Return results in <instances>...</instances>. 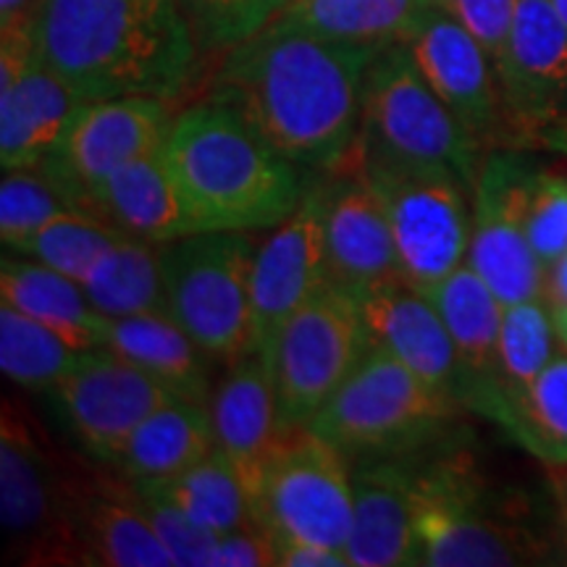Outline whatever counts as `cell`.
<instances>
[{
  "mask_svg": "<svg viewBox=\"0 0 567 567\" xmlns=\"http://www.w3.org/2000/svg\"><path fill=\"white\" fill-rule=\"evenodd\" d=\"M381 48L271 19L224 53L208 97L243 116L281 158L337 174L360 126L368 66Z\"/></svg>",
  "mask_w": 567,
  "mask_h": 567,
  "instance_id": "cell-1",
  "label": "cell"
},
{
  "mask_svg": "<svg viewBox=\"0 0 567 567\" xmlns=\"http://www.w3.org/2000/svg\"><path fill=\"white\" fill-rule=\"evenodd\" d=\"M32 30L42 61L82 101H174L200 55L176 0H40Z\"/></svg>",
  "mask_w": 567,
  "mask_h": 567,
  "instance_id": "cell-2",
  "label": "cell"
},
{
  "mask_svg": "<svg viewBox=\"0 0 567 567\" xmlns=\"http://www.w3.org/2000/svg\"><path fill=\"white\" fill-rule=\"evenodd\" d=\"M163 151L203 231L274 229L300 208L308 189L295 163L210 97L176 113Z\"/></svg>",
  "mask_w": 567,
  "mask_h": 567,
  "instance_id": "cell-3",
  "label": "cell"
},
{
  "mask_svg": "<svg viewBox=\"0 0 567 567\" xmlns=\"http://www.w3.org/2000/svg\"><path fill=\"white\" fill-rule=\"evenodd\" d=\"M481 153L484 147L423 80L405 42H394L368 66L358 134L337 174L363 168L450 172L473 189Z\"/></svg>",
  "mask_w": 567,
  "mask_h": 567,
  "instance_id": "cell-4",
  "label": "cell"
},
{
  "mask_svg": "<svg viewBox=\"0 0 567 567\" xmlns=\"http://www.w3.org/2000/svg\"><path fill=\"white\" fill-rule=\"evenodd\" d=\"M460 408L455 396L371 347L308 429L350 460L415 455Z\"/></svg>",
  "mask_w": 567,
  "mask_h": 567,
  "instance_id": "cell-5",
  "label": "cell"
},
{
  "mask_svg": "<svg viewBox=\"0 0 567 567\" xmlns=\"http://www.w3.org/2000/svg\"><path fill=\"white\" fill-rule=\"evenodd\" d=\"M161 252L168 313L182 329L216 363L252 352V231H197Z\"/></svg>",
  "mask_w": 567,
  "mask_h": 567,
  "instance_id": "cell-6",
  "label": "cell"
},
{
  "mask_svg": "<svg viewBox=\"0 0 567 567\" xmlns=\"http://www.w3.org/2000/svg\"><path fill=\"white\" fill-rule=\"evenodd\" d=\"M417 565L505 567L544 563L549 544L492 505L481 481L455 460H417Z\"/></svg>",
  "mask_w": 567,
  "mask_h": 567,
  "instance_id": "cell-7",
  "label": "cell"
},
{
  "mask_svg": "<svg viewBox=\"0 0 567 567\" xmlns=\"http://www.w3.org/2000/svg\"><path fill=\"white\" fill-rule=\"evenodd\" d=\"M252 517L271 538L347 551L354 517L350 457L308 425L287 431L252 494Z\"/></svg>",
  "mask_w": 567,
  "mask_h": 567,
  "instance_id": "cell-8",
  "label": "cell"
},
{
  "mask_svg": "<svg viewBox=\"0 0 567 567\" xmlns=\"http://www.w3.org/2000/svg\"><path fill=\"white\" fill-rule=\"evenodd\" d=\"M371 350L358 300L326 287L268 347L284 431L302 429Z\"/></svg>",
  "mask_w": 567,
  "mask_h": 567,
  "instance_id": "cell-9",
  "label": "cell"
},
{
  "mask_svg": "<svg viewBox=\"0 0 567 567\" xmlns=\"http://www.w3.org/2000/svg\"><path fill=\"white\" fill-rule=\"evenodd\" d=\"M384 205L405 284L429 295L465 266L473 229V189L450 172L363 168Z\"/></svg>",
  "mask_w": 567,
  "mask_h": 567,
  "instance_id": "cell-10",
  "label": "cell"
},
{
  "mask_svg": "<svg viewBox=\"0 0 567 567\" xmlns=\"http://www.w3.org/2000/svg\"><path fill=\"white\" fill-rule=\"evenodd\" d=\"M176 113L172 101L147 95L84 101L59 147L38 172L51 179L71 208L90 213L101 184L126 163L166 147Z\"/></svg>",
  "mask_w": 567,
  "mask_h": 567,
  "instance_id": "cell-11",
  "label": "cell"
},
{
  "mask_svg": "<svg viewBox=\"0 0 567 567\" xmlns=\"http://www.w3.org/2000/svg\"><path fill=\"white\" fill-rule=\"evenodd\" d=\"M536 166L515 151L481 161L473 184V229L465 264L505 305L542 300L547 268L528 243L526 208Z\"/></svg>",
  "mask_w": 567,
  "mask_h": 567,
  "instance_id": "cell-12",
  "label": "cell"
},
{
  "mask_svg": "<svg viewBox=\"0 0 567 567\" xmlns=\"http://www.w3.org/2000/svg\"><path fill=\"white\" fill-rule=\"evenodd\" d=\"M74 476L63 473L32 425L6 405L0 429V523L27 563L69 565Z\"/></svg>",
  "mask_w": 567,
  "mask_h": 567,
  "instance_id": "cell-13",
  "label": "cell"
},
{
  "mask_svg": "<svg viewBox=\"0 0 567 567\" xmlns=\"http://www.w3.org/2000/svg\"><path fill=\"white\" fill-rule=\"evenodd\" d=\"M51 400L61 423L87 455L111 465L134 429L174 394L109 347L84 350Z\"/></svg>",
  "mask_w": 567,
  "mask_h": 567,
  "instance_id": "cell-14",
  "label": "cell"
},
{
  "mask_svg": "<svg viewBox=\"0 0 567 567\" xmlns=\"http://www.w3.org/2000/svg\"><path fill=\"white\" fill-rule=\"evenodd\" d=\"M30 24L0 34V163L3 172L38 168L66 134L84 103L61 74L42 61Z\"/></svg>",
  "mask_w": 567,
  "mask_h": 567,
  "instance_id": "cell-15",
  "label": "cell"
},
{
  "mask_svg": "<svg viewBox=\"0 0 567 567\" xmlns=\"http://www.w3.org/2000/svg\"><path fill=\"white\" fill-rule=\"evenodd\" d=\"M423 80L481 147L513 137L494 63L478 40L442 6H431L405 40Z\"/></svg>",
  "mask_w": 567,
  "mask_h": 567,
  "instance_id": "cell-16",
  "label": "cell"
},
{
  "mask_svg": "<svg viewBox=\"0 0 567 567\" xmlns=\"http://www.w3.org/2000/svg\"><path fill=\"white\" fill-rule=\"evenodd\" d=\"M515 142H534L567 116V27L551 0H517L494 63Z\"/></svg>",
  "mask_w": 567,
  "mask_h": 567,
  "instance_id": "cell-17",
  "label": "cell"
},
{
  "mask_svg": "<svg viewBox=\"0 0 567 567\" xmlns=\"http://www.w3.org/2000/svg\"><path fill=\"white\" fill-rule=\"evenodd\" d=\"M329 281L318 184L305 189L292 216L258 245L252 268V350L268 352L284 323Z\"/></svg>",
  "mask_w": 567,
  "mask_h": 567,
  "instance_id": "cell-18",
  "label": "cell"
},
{
  "mask_svg": "<svg viewBox=\"0 0 567 567\" xmlns=\"http://www.w3.org/2000/svg\"><path fill=\"white\" fill-rule=\"evenodd\" d=\"M329 176V184H318V195L331 287L360 302L405 281L392 226L371 184L352 174Z\"/></svg>",
  "mask_w": 567,
  "mask_h": 567,
  "instance_id": "cell-19",
  "label": "cell"
},
{
  "mask_svg": "<svg viewBox=\"0 0 567 567\" xmlns=\"http://www.w3.org/2000/svg\"><path fill=\"white\" fill-rule=\"evenodd\" d=\"M350 567L417 565V488L413 455L354 460Z\"/></svg>",
  "mask_w": 567,
  "mask_h": 567,
  "instance_id": "cell-20",
  "label": "cell"
},
{
  "mask_svg": "<svg viewBox=\"0 0 567 567\" xmlns=\"http://www.w3.org/2000/svg\"><path fill=\"white\" fill-rule=\"evenodd\" d=\"M208 410L216 450L239 473L252 502L268 460L287 434L266 354L252 350L226 365V373L213 389Z\"/></svg>",
  "mask_w": 567,
  "mask_h": 567,
  "instance_id": "cell-21",
  "label": "cell"
},
{
  "mask_svg": "<svg viewBox=\"0 0 567 567\" xmlns=\"http://www.w3.org/2000/svg\"><path fill=\"white\" fill-rule=\"evenodd\" d=\"M358 305L371 347L392 354L423 381L455 396L463 405L457 350L429 297L402 281L363 297Z\"/></svg>",
  "mask_w": 567,
  "mask_h": 567,
  "instance_id": "cell-22",
  "label": "cell"
},
{
  "mask_svg": "<svg viewBox=\"0 0 567 567\" xmlns=\"http://www.w3.org/2000/svg\"><path fill=\"white\" fill-rule=\"evenodd\" d=\"M425 297L434 302L457 350L463 371V408L492 417L502 396L499 339L505 302L467 264L446 276Z\"/></svg>",
  "mask_w": 567,
  "mask_h": 567,
  "instance_id": "cell-23",
  "label": "cell"
},
{
  "mask_svg": "<svg viewBox=\"0 0 567 567\" xmlns=\"http://www.w3.org/2000/svg\"><path fill=\"white\" fill-rule=\"evenodd\" d=\"M92 216L142 243L166 245L203 231L166 151L126 163L95 189Z\"/></svg>",
  "mask_w": 567,
  "mask_h": 567,
  "instance_id": "cell-24",
  "label": "cell"
},
{
  "mask_svg": "<svg viewBox=\"0 0 567 567\" xmlns=\"http://www.w3.org/2000/svg\"><path fill=\"white\" fill-rule=\"evenodd\" d=\"M66 528L69 565L176 567L130 488L116 494L74 478Z\"/></svg>",
  "mask_w": 567,
  "mask_h": 567,
  "instance_id": "cell-25",
  "label": "cell"
},
{
  "mask_svg": "<svg viewBox=\"0 0 567 567\" xmlns=\"http://www.w3.org/2000/svg\"><path fill=\"white\" fill-rule=\"evenodd\" d=\"M105 347L151 373L179 400L210 405L216 389L213 386L216 360L182 329L168 310L111 318Z\"/></svg>",
  "mask_w": 567,
  "mask_h": 567,
  "instance_id": "cell-26",
  "label": "cell"
},
{
  "mask_svg": "<svg viewBox=\"0 0 567 567\" xmlns=\"http://www.w3.org/2000/svg\"><path fill=\"white\" fill-rule=\"evenodd\" d=\"M0 300L19 313L51 326L53 331L76 347V350H97L109 339V323L76 279L40 264V260L9 258L3 255L0 266Z\"/></svg>",
  "mask_w": 567,
  "mask_h": 567,
  "instance_id": "cell-27",
  "label": "cell"
},
{
  "mask_svg": "<svg viewBox=\"0 0 567 567\" xmlns=\"http://www.w3.org/2000/svg\"><path fill=\"white\" fill-rule=\"evenodd\" d=\"M216 450L210 410L174 396L142 421L111 467L126 481H166Z\"/></svg>",
  "mask_w": 567,
  "mask_h": 567,
  "instance_id": "cell-28",
  "label": "cell"
},
{
  "mask_svg": "<svg viewBox=\"0 0 567 567\" xmlns=\"http://www.w3.org/2000/svg\"><path fill=\"white\" fill-rule=\"evenodd\" d=\"M431 6L439 0H295L274 19L321 38L386 48L405 42Z\"/></svg>",
  "mask_w": 567,
  "mask_h": 567,
  "instance_id": "cell-29",
  "label": "cell"
},
{
  "mask_svg": "<svg viewBox=\"0 0 567 567\" xmlns=\"http://www.w3.org/2000/svg\"><path fill=\"white\" fill-rule=\"evenodd\" d=\"M161 247L122 234L84 276L82 287L90 302L105 318L168 310Z\"/></svg>",
  "mask_w": 567,
  "mask_h": 567,
  "instance_id": "cell-30",
  "label": "cell"
},
{
  "mask_svg": "<svg viewBox=\"0 0 567 567\" xmlns=\"http://www.w3.org/2000/svg\"><path fill=\"white\" fill-rule=\"evenodd\" d=\"M494 423L509 431L517 444L542 463L567 465V354L555 360L520 392L505 394Z\"/></svg>",
  "mask_w": 567,
  "mask_h": 567,
  "instance_id": "cell-31",
  "label": "cell"
},
{
  "mask_svg": "<svg viewBox=\"0 0 567 567\" xmlns=\"http://www.w3.org/2000/svg\"><path fill=\"white\" fill-rule=\"evenodd\" d=\"M82 350L51 326L0 305V368L13 384L30 392H51L76 365Z\"/></svg>",
  "mask_w": 567,
  "mask_h": 567,
  "instance_id": "cell-32",
  "label": "cell"
},
{
  "mask_svg": "<svg viewBox=\"0 0 567 567\" xmlns=\"http://www.w3.org/2000/svg\"><path fill=\"white\" fill-rule=\"evenodd\" d=\"M163 494L187 509L197 523L221 536L234 528L255 523L250 494L221 452L213 450L208 457L166 481H147Z\"/></svg>",
  "mask_w": 567,
  "mask_h": 567,
  "instance_id": "cell-33",
  "label": "cell"
},
{
  "mask_svg": "<svg viewBox=\"0 0 567 567\" xmlns=\"http://www.w3.org/2000/svg\"><path fill=\"white\" fill-rule=\"evenodd\" d=\"M118 237H122V231L113 229L103 218L84 210H66L55 216L51 224L42 226L40 231H34L13 252L40 260V264L51 266L82 284L84 276L92 271V266L103 258L105 250Z\"/></svg>",
  "mask_w": 567,
  "mask_h": 567,
  "instance_id": "cell-34",
  "label": "cell"
},
{
  "mask_svg": "<svg viewBox=\"0 0 567 567\" xmlns=\"http://www.w3.org/2000/svg\"><path fill=\"white\" fill-rule=\"evenodd\" d=\"M557 342L559 339L547 302L523 300L505 305L499 339L502 396L526 389L555 360Z\"/></svg>",
  "mask_w": 567,
  "mask_h": 567,
  "instance_id": "cell-35",
  "label": "cell"
},
{
  "mask_svg": "<svg viewBox=\"0 0 567 567\" xmlns=\"http://www.w3.org/2000/svg\"><path fill=\"white\" fill-rule=\"evenodd\" d=\"M71 208L61 189L38 168H17L6 172L0 182V239L9 250L51 224L55 216Z\"/></svg>",
  "mask_w": 567,
  "mask_h": 567,
  "instance_id": "cell-36",
  "label": "cell"
},
{
  "mask_svg": "<svg viewBox=\"0 0 567 567\" xmlns=\"http://www.w3.org/2000/svg\"><path fill=\"white\" fill-rule=\"evenodd\" d=\"M130 494L137 507L145 513L155 534L174 557L179 567H213V549H216V534L197 523L179 502L166 496L147 481H130Z\"/></svg>",
  "mask_w": 567,
  "mask_h": 567,
  "instance_id": "cell-37",
  "label": "cell"
},
{
  "mask_svg": "<svg viewBox=\"0 0 567 567\" xmlns=\"http://www.w3.org/2000/svg\"><path fill=\"white\" fill-rule=\"evenodd\" d=\"M200 53L229 51L268 24L260 0H176Z\"/></svg>",
  "mask_w": 567,
  "mask_h": 567,
  "instance_id": "cell-38",
  "label": "cell"
},
{
  "mask_svg": "<svg viewBox=\"0 0 567 567\" xmlns=\"http://www.w3.org/2000/svg\"><path fill=\"white\" fill-rule=\"evenodd\" d=\"M528 243L544 268L567 252V179L536 168L526 208Z\"/></svg>",
  "mask_w": 567,
  "mask_h": 567,
  "instance_id": "cell-39",
  "label": "cell"
},
{
  "mask_svg": "<svg viewBox=\"0 0 567 567\" xmlns=\"http://www.w3.org/2000/svg\"><path fill=\"white\" fill-rule=\"evenodd\" d=\"M439 6L452 13L496 63L513 30L517 0H439Z\"/></svg>",
  "mask_w": 567,
  "mask_h": 567,
  "instance_id": "cell-40",
  "label": "cell"
},
{
  "mask_svg": "<svg viewBox=\"0 0 567 567\" xmlns=\"http://www.w3.org/2000/svg\"><path fill=\"white\" fill-rule=\"evenodd\" d=\"M268 567L276 565L274 538L258 523H247L216 538L213 567Z\"/></svg>",
  "mask_w": 567,
  "mask_h": 567,
  "instance_id": "cell-41",
  "label": "cell"
},
{
  "mask_svg": "<svg viewBox=\"0 0 567 567\" xmlns=\"http://www.w3.org/2000/svg\"><path fill=\"white\" fill-rule=\"evenodd\" d=\"M274 559L279 567H350L347 551L302 538H274Z\"/></svg>",
  "mask_w": 567,
  "mask_h": 567,
  "instance_id": "cell-42",
  "label": "cell"
},
{
  "mask_svg": "<svg viewBox=\"0 0 567 567\" xmlns=\"http://www.w3.org/2000/svg\"><path fill=\"white\" fill-rule=\"evenodd\" d=\"M544 302L549 313H563L567 310V252L547 266V279H544Z\"/></svg>",
  "mask_w": 567,
  "mask_h": 567,
  "instance_id": "cell-43",
  "label": "cell"
},
{
  "mask_svg": "<svg viewBox=\"0 0 567 567\" xmlns=\"http://www.w3.org/2000/svg\"><path fill=\"white\" fill-rule=\"evenodd\" d=\"M40 0H0V30L3 27L30 24Z\"/></svg>",
  "mask_w": 567,
  "mask_h": 567,
  "instance_id": "cell-44",
  "label": "cell"
},
{
  "mask_svg": "<svg viewBox=\"0 0 567 567\" xmlns=\"http://www.w3.org/2000/svg\"><path fill=\"white\" fill-rule=\"evenodd\" d=\"M536 145L547 147V151H551V153L567 155V116L559 118V122L547 126V130L538 134Z\"/></svg>",
  "mask_w": 567,
  "mask_h": 567,
  "instance_id": "cell-45",
  "label": "cell"
},
{
  "mask_svg": "<svg viewBox=\"0 0 567 567\" xmlns=\"http://www.w3.org/2000/svg\"><path fill=\"white\" fill-rule=\"evenodd\" d=\"M289 3H295V0H260V6H264V13H266L268 21H271L274 17H279V13L287 9Z\"/></svg>",
  "mask_w": 567,
  "mask_h": 567,
  "instance_id": "cell-46",
  "label": "cell"
},
{
  "mask_svg": "<svg viewBox=\"0 0 567 567\" xmlns=\"http://www.w3.org/2000/svg\"><path fill=\"white\" fill-rule=\"evenodd\" d=\"M551 321H555V331H557L559 344H563L567 350V310H563V313H551Z\"/></svg>",
  "mask_w": 567,
  "mask_h": 567,
  "instance_id": "cell-47",
  "label": "cell"
},
{
  "mask_svg": "<svg viewBox=\"0 0 567 567\" xmlns=\"http://www.w3.org/2000/svg\"><path fill=\"white\" fill-rule=\"evenodd\" d=\"M559 499H563V520H565V528H567V476L563 481V488H559Z\"/></svg>",
  "mask_w": 567,
  "mask_h": 567,
  "instance_id": "cell-48",
  "label": "cell"
},
{
  "mask_svg": "<svg viewBox=\"0 0 567 567\" xmlns=\"http://www.w3.org/2000/svg\"><path fill=\"white\" fill-rule=\"evenodd\" d=\"M551 3H555L559 19H563L565 27H567V0H551Z\"/></svg>",
  "mask_w": 567,
  "mask_h": 567,
  "instance_id": "cell-49",
  "label": "cell"
}]
</instances>
